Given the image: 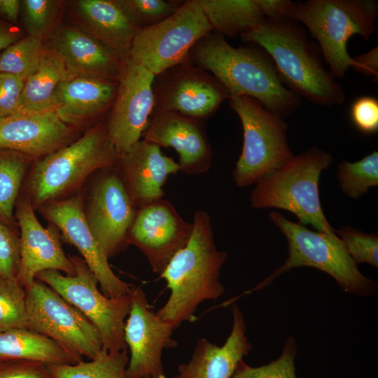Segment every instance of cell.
Returning <instances> with one entry per match:
<instances>
[{"instance_id":"4dcf8cb0","label":"cell","mask_w":378,"mask_h":378,"mask_svg":"<svg viewBox=\"0 0 378 378\" xmlns=\"http://www.w3.org/2000/svg\"><path fill=\"white\" fill-rule=\"evenodd\" d=\"M336 177L344 194L352 199L361 197L369 188L378 185L377 151L356 162L342 161Z\"/></svg>"},{"instance_id":"f1b7e54d","label":"cell","mask_w":378,"mask_h":378,"mask_svg":"<svg viewBox=\"0 0 378 378\" xmlns=\"http://www.w3.org/2000/svg\"><path fill=\"white\" fill-rule=\"evenodd\" d=\"M127 351L102 349L90 361L76 364H52L47 367L54 378H127Z\"/></svg>"},{"instance_id":"ffe728a7","label":"cell","mask_w":378,"mask_h":378,"mask_svg":"<svg viewBox=\"0 0 378 378\" xmlns=\"http://www.w3.org/2000/svg\"><path fill=\"white\" fill-rule=\"evenodd\" d=\"M144 139L179 155L180 171L195 175L208 171L213 154L200 120L169 111L154 110L143 133Z\"/></svg>"},{"instance_id":"b9f144b4","label":"cell","mask_w":378,"mask_h":378,"mask_svg":"<svg viewBox=\"0 0 378 378\" xmlns=\"http://www.w3.org/2000/svg\"><path fill=\"white\" fill-rule=\"evenodd\" d=\"M351 66L358 73L372 76L377 81L378 77V48H373L369 52L353 58Z\"/></svg>"},{"instance_id":"52a82bcc","label":"cell","mask_w":378,"mask_h":378,"mask_svg":"<svg viewBox=\"0 0 378 378\" xmlns=\"http://www.w3.org/2000/svg\"><path fill=\"white\" fill-rule=\"evenodd\" d=\"M269 219L287 239L288 258L250 292L265 288L290 270L311 267L332 276L346 293L363 297L376 294L377 284L360 272L335 233L329 234L311 230L275 211L269 214Z\"/></svg>"},{"instance_id":"d590c367","label":"cell","mask_w":378,"mask_h":378,"mask_svg":"<svg viewBox=\"0 0 378 378\" xmlns=\"http://www.w3.org/2000/svg\"><path fill=\"white\" fill-rule=\"evenodd\" d=\"M335 234L342 241L349 256L357 265L367 263L378 267L377 233H366L346 226L335 229Z\"/></svg>"},{"instance_id":"8992f818","label":"cell","mask_w":378,"mask_h":378,"mask_svg":"<svg viewBox=\"0 0 378 378\" xmlns=\"http://www.w3.org/2000/svg\"><path fill=\"white\" fill-rule=\"evenodd\" d=\"M378 4L374 0H308L291 3L288 18L302 23L318 41L333 78H342L353 64L349 38L368 40L376 29Z\"/></svg>"},{"instance_id":"603a6c76","label":"cell","mask_w":378,"mask_h":378,"mask_svg":"<svg viewBox=\"0 0 378 378\" xmlns=\"http://www.w3.org/2000/svg\"><path fill=\"white\" fill-rule=\"evenodd\" d=\"M63 57L69 77L119 81L126 61L83 29L66 27L53 48Z\"/></svg>"},{"instance_id":"f35d334b","label":"cell","mask_w":378,"mask_h":378,"mask_svg":"<svg viewBox=\"0 0 378 378\" xmlns=\"http://www.w3.org/2000/svg\"><path fill=\"white\" fill-rule=\"evenodd\" d=\"M351 119L360 132L372 134L378 130V100L373 97L357 98L351 104Z\"/></svg>"},{"instance_id":"2e32d148","label":"cell","mask_w":378,"mask_h":378,"mask_svg":"<svg viewBox=\"0 0 378 378\" xmlns=\"http://www.w3.org/2000/svg\"><path fill=\"white\" fill-rule=\"evenodd\" d=\"M83 199V195L78 192L71 197L49 202L39 210L61 232L65 240L78 249L96 276L105 296L116 298L130 294L134 288L114 274L107 255L87 224Z\"/></svg>"},{"instance_id":"8fae6325","label":"cell","mask_w":378,"mask_h":378,"mask_svg":"<svg viewBox=\"0 0 378 378\" xmlns=\"http://www.w3.org/2000/svg\"><path fill=\"white\" fill-rule=\"evenodd\" d=\"M212 30L197 0L184 1L164 20L137 30L128 59L158 76L187 61L195 45Z\"/></svg>"},{"instance_id":"d6a6232c","label":"cell","mask_w":378,"mask_h":378,"mask_svg":"<svg viewBox=\"0 0 378 378\" xmlns=\"http://www.w3.org/2000/svg\"><path fill=\"white\" fill-rule=\"evenodd\" d=\"M42 40L29 35L0 54V72L26 79L36 67L43 50Z\"/></svg>"},{"instance_id":"836d02e7","label":"cell","mask_w":378,"mask_h":378,"mask_svg":"<svg viewBox=\"0 0 378 378\" xmlns=\"http://www.w3.org/2000/svg\"><path fill=\"white\" fill-rule=\"evenodd\" d=\"M297 354L296 341L289 336L276 360L258 368L251 367L242 360L230 378H297L295 366Z\"/></svg>"},{"instance_id":"277c9868","label":"cell","mask_w":378,"mask_h":378,"mask_svg":"<svg viewBox=\"0 0 378 378\" xmlns=\"http://www.w3.org/2000/svg\"><path fill=\"white\" fill-rule=\"evenodd\" d=\"M118 155L106 122H99L69 145L34 160L24 183L34 209L75 192L100 169L117 164Z\"/></svg>"},{"instance_id":"7402d4cb","label":"cell","mask_w":378,"mask_h":378,"mask_svg":"<svg viewBox=\"0 0 378 378\" xmlns=\"http://www.w3.org/2000/svg\"><path fill=\"white\" fill-rule=\"evenodd\" d=\"M233 323L225 344L218 346L198 339L190 359L178 365L174 378H230L239 363L253 347L246 335V326L237 304L232 309Z\"/></svg>"},{"instance_id":"d4e9b609","label":"cell","mask_w":378,"mask_h":378,"mask_svg":"<svg viewBox=\"0 0 378 378\" xmlns=\"http://www.w3.org/2000/svg\"><path fill=\"white\" fill-rule=\"evenodd\" d=\"M77 13L85 31L124 61L137 29L117 1L80 0Z\"/></svg>"},{"instance_id":"9c48e42d","label":"cell","mask_w":378,"mask_h":378,"mask_svg":"<svg viewBox=\"0 0 378 378\" xmlns=\"http://www.w3.org/2000/svg\"><path fill=\"white\" fill-rule=\"evenodd\" d=\"M69 258L75 267L74 275L46 270L38 272L35 279L52 288L97 328L102 349L108 352L126 350L124 326L132 306V293L116 298H107L98 288V280L85 261L77 255Z\"/></svg>"},{"instance_id":"6da1fadb","label":"cell","mask_w":378,"mask_h":378,"mask_svg":"<svg viewBox=\"0 0 378 378\" xmlns=\"http://www.w3.org/2000/svg\"><path fill=\"white\" fill-rule=\"evenodd\" d=\"M188 59L211 72L230 97H252L283 118L300 104V97L284 85L272 58L260 46L234 48L211 32L195 45Z\"/></svg>"},{"instance_id":"4fadbf2b","label":"cell","mask_w":378,"mask_h":378,"mask_svg":"<svg viewBox=\"0 0 378 378\" xmlns=\"http://www.w3.org/2000/svg\"><path fill=\"white\" fill-rule=\"evenodd\" d=\"M155 110L196 120L212 115L230 94L223 85L188 59L155 76Z\"/></svg>"},{"instance_id":"ab89813d","label":"cell","mask_w":378,"mask_h":378,"mask_svg":"<svg viewBox=\"0 0 378 378\" xmlns=\"http://www.w3.org/2000/svg\"><path fill=\"white\" fill-rule=\"evenodd\" d=\"M25 79L0 72V118L18 112Z\"/></svg>"},{"instance_id":"74e56055","label":"cell","mask_w":378,"mask_h":378,"mask_svg":"<svg viewBox=\"0 0 378 378\" xmlns=\"http://www.w3.org/2000/svg\"><path fill=\"white\" fill-rule=\"evenodd\" d=\"M19 262V237L0 221V277L17 276Z\"/></svg>"},{"instance_id":"30bf717a","label":"cell","mask_w":378,"mask_h":378,"mask_svg":"<svg viewBox=\"0 0 378 378\" xmlns=\"http://www.w3.org/2000/svg\"><path fill=\"white\" fill-rule=\"evenodd\" d=\"M26 292L29 329L57 342L74 364L93 359L102 350L97 328L52 288L35 279Z\"/></svg>"},{"instance_id":"ac0fdd59","label":"cell","mask_w":378,"mask_h":378,"mask_svg":"<svg viewBox=\"0 0 378 378\" xmlns=\"http://www.w3.org/2000/svg\"><path fill=\"white\" fill-rule=\"evenodd\" d=\"M15 206V217L20 230L17 274L20 284L24 288L29 286L38 272L46 270L74 275V265L62 249L59 230L51 223L47 228L41 225L35 209L24 196L18 197Z\"/></svg>"},{"instance_id":"7a4b0ae2","label":"cell","mask_w":378,"mask_h":378,"mask_svg":"<svg viewBox=\"0 0 378 378\" xmlns=\"http://www.w3.org/2000/svg\"><path fill=\"white\" fill-rule=\"evenodd\" d=\"M192 226L187 245L174 256L160 275L166 281L171 293L155 313L174 330L183 322H193L196 310L202 302L216 300L225 292L219 276L227 254L216 246L208 213L196 211Z\"/></svg>"},{"instance_id":"60d3db41","label":"cell","mask_w":378,"mask_h":378,"mask_svg":"<svg viewBox=\"0 0 378 378\" xmlns=\"http://www.w3.org/2000/svg\"><path fill=\"white\" fill-rule=\"evenodd\" d=\"M0 378H54L47 365L34 361L0 363Z\"/></svg>"},{"instance_id":"e575fe53","label":"cell","mask_w":378,"mask_h":378,"mask_svg":"<svg viewBox=\"0 0 378 378\" xmlns=\"http://www.w3.org/2000/svg\"><path fill=\"white\" fill-rule=\"evenodd\" d=\"M137 29L155 25L173 15L183 4L164 0H117Z\"/></svg>"},{"instance_id":"cb8c5ba5","label":"cell","mask_w":378,"mask_h":378,"mask_svg":"<svg viewBox=\"0 0 378 378\" xmlns=\"http://www.w3.org/2000/svg\"><path fill=\"white\" fill-rule=\"evenodd\" d=\"M118 81L69 77L57 87L52 110L64 122L78 125L112 108Z\"/></svg>"},{"instance_id":"ee69618b","label":"cell","mask_w":378,"mask_h":378,"mask_svg":"<svg viewBox=\"0 0 378 378\" xmlns=\"http://www.w3.org/2000/svg\"><path fill=\"white\" fill-rule=\"evenodd\" d=\"M21 1L18 0H0V16L10 21H18Z\"/></svg>"},{"instance_id":"bcb514c9","label":"cell","mask_w":378,"mask_h":378,"mask_svg":"<svg viewBox=\"0 0 378 378\" xmlns=\"http://www.w3.org/2000/svg\"><path fill=\"white\" fill-rule=\"evenodd\" d=\"M146 378H150V377H146Z\"/></svg>"},{"instance_id":"9a60e30c","label":"cell","mask_w":378,"mask_h":378,"mask_svg":"<svg viewBox=\"0 0 378 378\" xmlns=\"http://www.w3.org/2000/svg\"><path fill=\"white\" fill-rule=\"evenodd\" d=\"M132 306L124 326V340L130 351L127 378H167L162 360V351L175 348L174 328L151 310L140 288L132 292Z\"/></svg>"},{"instance_id":"7c38bea8","label":"cell","mask_w":378,"mask_h":378,"mask_svg":"<svg viewBox=\"0 0 378 378\" xmlns=\"http://www.w3.org/2000/svg\"><path fill=\"white\" fill-rule=\"evenodd\" d=\"M137 209L117 164L99 170L83 211L90 230L108 258L125 251L130 245L128 232Z\"/></svg>"},{"instance_id":"8d00e7d4","label":"cell","mask_w":378,"mask_h":378,"mask_svg":"<svg viewBox=\"0 0 378 378\" xmlns=\"http://www.w3.org/2000/svg\"><path fill=\"white\" fill-rule=\"evenodd\" d=\"M21 5L24 24L29 35L42 40L59 14V1L24 0L21 1Z\"/></svg>"},{"instance_id":"f546056e","label":"cell","mask_w":378,"mask_h":378,"mask_svg":"<svg viewBox=\"0 0 378 378\" xmlns=\"http://www.w3.org/2000/svg\"><path fill=\"white\" fill-rule=\"evenodd\" d=\"M34 160L24 154L0 152V221L10 223L27 172Z\"/></svg>"},{"instance_id":"7bdbcfd3","label":"cell","mask_w":378,"mask_h":378,"mask_svg":"<svg viewBox=\"0 0 378 378\" xmlns=\"http://www.w3.org/2000/svg\"><path fill=\"white\" fill-rule=\"evenodd\" d=\"M262 10L265 19L288 18V13L292 3L289 0H256Z\"/></svg>"},{"instance_id":"5b68a950","label":"cell","mask_w":378,"mask_h":378,"mask_svg":"<svg viewBox=\"0 0 378 378\" xmlns=\"http://www.w3.org/2000/svg\"><path fill=\"white\" fill-rule=\"evenodd\" d=\"M333 161L332 155L312 147L297 155L255 184L250 195L255 209L276 208L293 213L300 224L316 231L334 234L323 214L319 195L323 170Z\"/></svg>"},{"instance_id":"3957f363","label":"cell","mask_w":378,"mask_h":378,"mask_svg":"<svg viewBox=\"0 0 378 378\" xmlns=\"http://www.w3.org/2000/svg\"><path fill=\"white\" fill-rule=\"evenodd\" d=\"M241 36L267 52L281 82L298 96L326 106L344 103V91L325 69L321 51L295 21L265 19Z\"/></svg>"},{"instance_id":"5bb4252c","label":"cell","mask_w":378,"mask_h":378,"mask_svg":"<svg viewBox=\"0 0 378 378\" xmlns=\"http://www.w3.org/2000/svg\"><path fill=\"white\" fill-rule=\"evenodd\" d=\"M155 76L127 59L118 81L110 115L106 122L108 137L118 155L139 141L155 110Z\"/></svg>"},{"instance_id":"e0dca14e","label":"cell","mask_w":378,"mask_h":378,"mask_svg":"<svg viewBox=\"0 0 378 378\" xmlns=\"http://www.w3.org/2000/svg\"><path fill=\"white\" fill-rule=\"evenodd\" d=\"M192 228V223L183 219L173 204L162 198L138 208L127 240L146 257L153 272L160 275L187 245Z\"/></svg>"},{"instance_id":"484cf974","label":"cell","mask_w":378,"mask_h":378,"mask_svg":"<svg viewBox=\"0 0 378 378\" xmlns=\"http://www.w3.org/2000/svg\"><path fill=\"white\" fill-rule=\"evenodd\" d=\"M68 76L61 55L53 48H43L36 67L24 80L18 112L53 111L54 92Z\"/></svg>"},{"instance_id":"83f0119b","label":"cell","mask_w":378,"mask_h":378,"mask_svg":"<svg viewBox=\"0 0 378 378\" xmlns=\"http://www.w3.org/2000/svg\"><path fill=\"white\" fill-rule=\"evenodd\" d=\"M213 30L223 36H242L265 20L256 0H197Z\"/></svg>"},{"instance_id":"d6986e66","label":"cell","mask_w":378,"mask_h":378,"mask_svg":"<svg viewBox=\"0 0 378 378\" xmlns=\"http://www.w3.org/2000/svg\"><path fill=\"white\" fill-rule=\"evenodd\" d=\"M77 132L52 111L16 112L0 118V149L36 160L75 141Z\"/></svg>"},{"instance_id":"f6af8a7d","label":"cell","mask_w":378,"mask_h":378,"mask_svg":"<svg viewBox=\"0 0 378 378\" xmlns=\"http://www.w3.org/2000/svg\"><path fill=\"white\" fill-rule=\"evenodd\" d=\"M19 37L18 32L0 23V54L8 46L18 41Z\"/></svg>"},{"instance_id":"4316f807","label":"cell","mask_w":378,"mask_h":378,"mask_svg":"<svg viewBox=\"0 0 378 378\" xmlns=\"http://www.w3.org/2000/svg\"><path fill=\"white\" fill-rule=\"evenodd\" d=\"M10 360L52 364H74L54 340L29 328L0 332V363Z\"/></svg>"},{"instance_id":"ba28073f","label":"cell","mask_w":378,"mask_h":378,"mask_svg":"<svg viewBox=\"0 0 378 378\" xmlns=\"http://www.w3.org/2000/svg\"><path fill=\"white\" fill-rule=\"evenodd\" d=\"M230 106L240 118L244 141L232 172L239 188L258 183L293 156L287 140L288 125L283 117L248 96H230Z\"/></svg>"},{"instance_id":"44dd1931","label":"cell","mask_w":378,"mask_h":378,"mask_svg":"<svg viewBox=\"0 0 378 378\" xmlns=\"http://www.w3.org/2000/svg\"><path fill=\"white\" fill-rule=\"evenodd\" d=\"M117 167L136 208L162 199L169 175L180 171L178 162L165 155L159 146L145 139L120 155Z\"/></svg>"},{"instance_id":"1f68e13d","label":"cell","mask_w":378,"mask_h":378,"mask_svg":"<svg viewBox=\"0 0 378 378\" xmlns=\"http://www.w3.org/2000/svg\"><path fill=\"white\" fill-rule=\"evenodd\" d=\"M29 328L26 292L17 276L0 277V332Z\"/></svg>"}]
</instances>
